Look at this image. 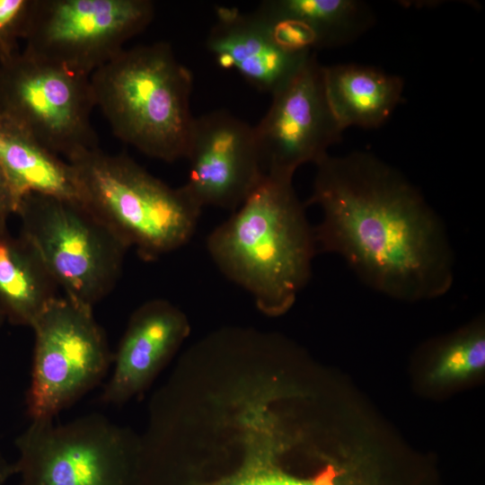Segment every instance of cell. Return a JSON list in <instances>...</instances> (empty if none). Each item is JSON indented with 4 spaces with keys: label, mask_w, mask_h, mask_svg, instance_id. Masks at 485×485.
<instances>
[{
    "label": "cell",
    "mask_w": 485,
    "mask_h": 485,
    "mask_svg": "<svg viewBox=\"0 0 485 485\" xmlns=\"http://www.w3.org/2000/svg\"><path fill=\"white\" fill-rule=\"evenodd\" d=\"M80 201L145 260L193 236L202 208L125 154L99 147L70 158Z\"/></svg>",
    "instance_id": "cell-4"
},
{
    "label": "cell",
    "mask_w": 485,
    "mask_h": 485,
    "mask_svg": "<svg viewBox=\"0 0 485 485\" xmlns=\"http://www.w3.org/2000/svg\"><path fill=\"white\" fill-rule=\"evenodd\" d=\"M207 48L220 67L234 69L257 90L273 94L311 54L280 47L254 13L218 6Z\"/></svg>",
    "instance_id": "cell-13"
},
{
    "label": "cell",
    "mask_w": 485,
    "mask_h": 485,
    "mask_svg": "<svg viewBox=\"0 0 485 485\" xmlns=\"http://www.w3.org/2000/svg\"><path fill=\"white\" fill-rule=\"evenodd\" d=\"M186 314L171 302L153 299L131 315L113 355L114 369L100 400L121 405L142 393L189 336Z\"/></svg>",
    "instance_id": "cell-12"
},
{
    "label": "cell",
    "mask_w": 485,
    "mask_h": 485,
    "mask_svg": "<svg viewBox=\"0 0 485 485\" xmlns=\"http://www.w3.org/2000/svg\"><path fill=\"white\" fill-rule=\"evenodd\" d=\"M185 158L190 171L181 187L201 208L234 211L266 175L253 127L224 110L195 118Z\"/></svg>",
    "instance_id": "cell-11"
},
{
    "label": "cell",
    "mask_w": 485,
    "mask_h": 485,
    "mask_svg": "<svg viewBox=\"0 0 485 485\" xmlns=\"http://www.w3.org/2000/svg\"><path fill=\"white\" fill-rule=\"evenodd\" d=\"M272 95L254 135L266 175L293 180L303 164L315 165L341 138L343 129L325 93L322 66L314 53Z\"/></svg>",
    "instance_id": "cell-10"
},
{
    "label": "cell",
    "mask_w": 485,
    "mask_h": 485,
    "mask_svg": "<svg viewBox=\"0 0 485 485\" xmlns=\"http://www.w3.org/2000/svg\"><path fill=\"white\" fill-rule=\"evenodd\" d=\"M90 81L95 106L116 137L163 162L186 157L195 119L192 75L169 43L122 49Z\"/></svg>",
    "instance_id": "cell-3"
},
{
    "label": "cell",
    "mask_w": 485,
    "mask_h": 485,
    "mask_svg": "<svg viewBox=\"0 0 485 485\" xmlns=\"http://www.w3.org/2000/svg\"><path fill=\"white\" fill-rule=\"evenodd\" d=\"M31 327L35 345L27 413L31 420L53 419L102 381L113 355L93 308L66 296L52 298Z\"/></svg>",
    "instance_id": "cell-7"
},
{
    "label": "cell",
    "mask_w": 485,
    "mask_h": 485,
    "mask_svg": "<svg viewBox=\"0 0 485 485\" xmlns=\"http://www.w3.org/2000/svg\"><path fill=\"white\" fill-rule=\"evenodd\" d=\"M1 78H2V66L0 65V114L2 113Z\"/></svg>",
    "instance_id": "cell-22"
},
{
    "label": "cell",
    "mask_w": 485,
    "mask_h": 485,
    "mask_svg": "<svg viewBox=\"0 0 485 485\" xmlns=\"http://www.w3.org/2000/svg\"><path fill=\"white\" fill-rule=\"evenodd\" d=\"M34 0H0V65H4L18 51L24 39Z\"/></svg>",
    "instance_id": "cell-19"
},
{
    "label": "cell",
    "mask_w": 485,
    "mask_h": 485,
    "mask_svg": "<svg viewBox=\"0 0 485 485\" xmlns=\"http://www.w3.org/2000/svg\"><path fill=\"white\" fill-rule=\"evenodd\" d=\"M15 445L21 485H140V437L99 413L31 420Z\"/></svg>",
    "instance_id": "cell-6"
},
{
    "label": "cell",
    "mask_w": 485,
    "mask_h": 485,
    "mask_svg": "<svg viewBox=\"0 0 485 485\" xmlns=\"http://www.w3.org/2000/svg\"><path fill=\"white\" fill-rule=\"evenodd\" d=\"M16 215L20 236L65 296L93 308L111 292L129 247L81 201L30 193Z\"/></svg>",
    "instance_id": "cell-5"
},
{
    "label": "cell",
    "mask_w": 485,
    "mask_h": 485,
    "mask_svg": "<svg viewBox=\"0 0 485 485\" xmlns=\"http://www.w3.org/2000/svg\"><path fill=\"white\" fill-rule=\"evenodd\" d=\"M17 201L10 184L0 167V231L7 229V221L16 214Z\"/></svg>",
    "instance_id": "cell-20"
},
{
    "label": "cell",
    "mask_w": 485,
    "mask_h": 485,
    "mask_svg": "<svg viewBox=\"0 0 485 485\" xmlns=\"http://www.w3.org/2000/svg\"><path fill=\"white\" fill-rule=\"evenodd\" d=\"M154 15L149 0H34L23 50L90 76Z\"/></svg>",
    "instance_id": "cell-9"
},
{
    "label": "cell",
    "mask_w": 485,
    "mask_h": 485,
    "mask_svg": "<svg viewBox=\"0 0 485 485\" xmlns=\"http://www.w3.org/2000/svg\"><path fill=\"white\" fill-rule=\"evenodd\" d=\"M485 366V337L474 327L453 337L437 349L431 380L448 383L481 371Z\"/></svg>",
    "instance_id": "cell-18"
},
{
    "label": "cell",
    "mask_w": 485,
    "mask_h": 485,
    "mask_svg": "<svg viewBox=\"0 0 485 485\" xmlns=\"http://www.w3.org/2000/svg\"><path fill=\"white\" fill-rule=\"evenodd\" d=\"M304 206L322 213L317 250L341 257L367 287L404 301L446 294L454 259L445 227L417 188L373 154L327 155Z\"/></svg>",
    "instance_id": "cell-1"
},
{
    "label": "cell",
    "mask_w": 485,
    "mask_h": 485,
    "mask_svg": "<svg viewBox=\"0 0 485 485\" xmlns=\"http://www.w3.org/2000/svg\"><path fill=\"white\" fill-rule=\"evenodd\" d=\"M16 473L15 463H9L0 451V485H4L10 477Z\"/></svg>",
    "instance_id": "cell-21"
},
{
    "label": "cell",
    "mask_w": 485,
    "mask_h": 485,
    "mask_svg": "<svg viewBox=\"0 0 485 485\" xmlns=\"http://www.w3.org/2000/svg\"><path fill=\"white\" fill-rule=\"evenodd\" d=\"M322 77L330 107L343 130L377 128L402 101V79L371 66H322Z\"/></svg>",
    "instance_id": "cell-14"
},
{
    "label": "cell",
    "mask_w": 485,
    "mask_h": 485,
    "mask_svg": "<svg viewBox=\"0 0 485 485\" xmlns=\"http://www.w3.org/2000/svg\"><path fill=\"white\" fill-rule=\"evenodd\" d=\"M5 320H6V318H5L3 311L0 309V327L4 322Z\"/></svg>",
    "instance_id": "cell-23"
},
{
    "label": "cell",
    "mask_w": 485,
    "mask_h": 485,
    "mask_svg": "<svg viewBox=\"0 0 485 485\" xmlns=\"http://www.w3.org/2000/svg\"><path fill=\"white\" fill-rule=\"evenodd\" d=\"M207 249L219 270L269 316L292 307L318 251L292 180L269 175L210 233Z\"/></svg>",
    "instance_id": "cell-2"
},
{
    "label": "cell",
    "mask_w": 485,
    "mask_h": 485,
    "mask_svg": "<svg viewBox=\"0 0 485 485\" xmlns=\"http://www.w3.org/2000/svg\"><path fill=\"white\" fill-rule=\"evenodd\" d=\"M56 287L25 241L0 231V309L6 320L31 327Z\"/></svg>",
    "instance_id": "cell-16"
},
{
    "label": "cell",
    "mask_w": 485,
    "mask_h": 485,
    "mask_svg": "<svg viewBox=\"0 0 485 485\" xmlns=\"http://www.w3.org/2000/svg\"><path fill=\"white\" fill-rule=\"evenodd\" d=\"M1 100L4 115L66 161L99 147L88 75L23 50L2 65Z\"/></svg>",
    "instance_id": "cell-8"
},
{
    "label": "cell",
    "mask_w": 485,
    "mask_h": 485,
    "mask_svg": "<svg viewBox=\"0 0 485 485\" xmlns=\"http://www.w3.org/2000/svg\"><path fill=\"white\" fill-rule=\"evenodd\" d=\"M260 4L299 22L313 38L317 49L348 44L374 22L368 6L356 0H268Z\"/></svg>",
    "instance_id": "cell-17"
},
{
    "label": "cell",
    "mask_w": 485,
    "mask_h": 485,
    "mask_svg": "<svg viewBox=\"0 0 485 485\" xmlns=\"http://www.w3.org/2000/svg\"><path fill=\"white\" fill-rule=\"evenodd\" d=\"M0 167L17 201L30 193L80 201L70 163L0 114Z\"/></svg>",
    "instance_id": "cell-15"
}]
</instances>
